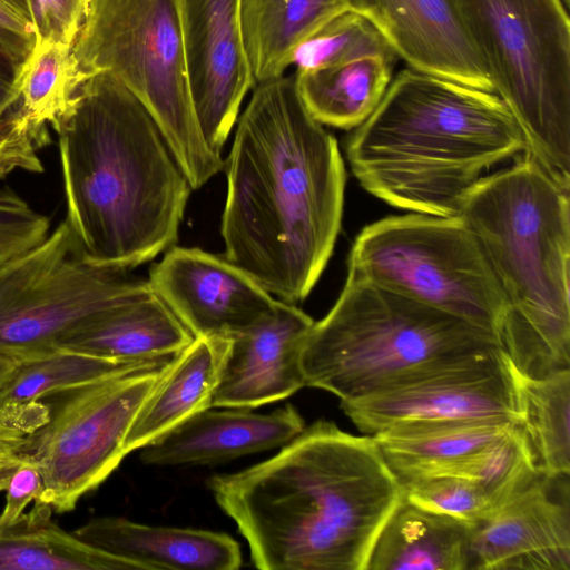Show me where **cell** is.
<instances>
[{
  "instance_id": "d6986e66",
  "label": "cell",
  "mask_w": 570,
  "mask_h": 570,
  "mask_svg": "<svg viewBox=\"0 0 570 570\" xmlns=\"http://www.w3.org/2000/svg\"><path fill=\"white\" fill-rule=\"evenodd\" d=\"M85 80L72 47L36 45L20 95L0 120V178L14 170L43 171L38 154L51 142L48 126L66 112Z\"/></svg>"
},
{
  "instance_id": "7c38bea8",
  "label": "cell",
  "mask_w": 570,
  "mask_h": 570,
  "mask_svg": "<svg viewBox=\"0 0 570 570\" xmlns=\"http://www.w3.org/2000/svg\"><path fill=\"white\" fill-rule=\"evenodd\" d=\"M365 435L421 423H520L519 372L502 347L414 373L375 393L341 401Z\"/></svg>"
},
{
  "instance_id": "1f68e13d",
  "label": "cell",
  "mask_w": 570,
  "mask_h": 570,
  "mask_svg": "<svg viewBox=\"0 0 570 570\" xmlns=\"http://www.w3.org/2000/svg\"><path fill=\"white\" fill-rule=\"evenodd\" d=\"M402 497L432 512L471 524L489 517L495 507L473 480L459 475H432L401 484Z\"/></svg>"
},
{
  "instance_id": "8fae6325",
  "label": "cell",
  "mask_w": 570,
  "mask_h": 570,
  "mask_svg": "<svg viewBox=\"0 0 570 570\" xmlns=\"http://www.w3.org/2000/svg\"><path fill=\"white\" fill-rule=\"evenodd\" d=\"M170 361L69 392L28 449L42 478L36 500L57 513L69 512L106 481L127 455L129 428Z\"/></svg>"
},
{
  "instance_id": "7a4b0ae2",
  "label": "cell",
  "mask_w": 570,
  "mask_h": 570,
  "mask_svg": "<svg viewBox=\"0 0 570 570\" xmlns=\"http://www.w3.org/2000/svg\"><path fill=\"white\" fill-rule=\"evenodd\" d=\"M207 484L262 570H365L402 499L374 438L326 420L274 456Z\"/></svg>"
},
{
  "instance_id": "6da1fadb",
  "label": "cell",
  "mask_w": 570,
  "mask_h": 570,
  "mask_svg": "<svg viewBox=\"0 0 570 570\" xmlns=\"http://www.w3.org/2000/svg\"><path fill=\"white\" fill-rule=\"evenodd\" d=\"M252 91L226 163L225 258L278 301L296 305L333 253L345 166L335 137L303 105L294 73Z\"/></svg>"
},
{
  "instance_id": "9c48e42d",
  "label": "cell",
  "mask_w": 570,
  "mask_h": 570,
  "mask_svg": "<svg viewBox=\"0 0 570 570\" xmlns=\"http://www.w3.org/2000/svg\"><path fill=\"white\" fill-rule=\"evenodd\" d=\"M347 272L499 338L503 295L479 242L459 216L411 213L374 222L356 236Z\"/></svg>"
},
{
  "instance_id": "f35d334b",
  "label": "cell",
  "mask_w": 570,
  "mask_h": 570,
  "mask_svg": "<svg viewBox=\"0 0 570 570\" xmlns=\"http://www.w3.org/2000/svg\"><path fill=\"white\" fill-rule=\"evenodd\" d=\"M17 365V361L0 357V389L8 381Z\"/></svg>"
},
{
  "instance_id": "44dd1931",
  "label": "cell",
  "mask_w": 570,
  "mask_h": 570,
  "mask_svg": "<svg viewBox=\"0 0 570 570\" xmlns=\"http://www.w3.org/2000/svg\"><path fill=\"white\" fill-rule=\"evenodd\" d=\"M194 338L150 286L88 317L63 337L59 347L145 362L174 357Z\"/></svg>"
},
{
  "instance_id": "8d00e7d4",
  "label": "cell",
  "mask_w": 570,
  "mask_h": 570,
  "mask_svg": "<svg viewBox=\"0 0 570 570\" xmlns=\"http://www.w3.org/2000/svg\"><path fill=\"white\" fill-rule=\"evenodd\" d=\"M30 57L0 39V120L20 95Z\"/></svg>"
},
{
  "instance_id": "52a82bcc",
  "label": "cell",
  "mask_w": 570,
  "mask_h": 570,
  "mask_svg": "<svg viewBox=\"0 0 570 570\" xmlns=\"http://www.w3.org/2000/svg\"><path fill=\"white\" fill-rule=\"evenodd\" d=\"M525 156L570 188V19L563 0H458Z\"/></svg>"
},
{
  "instance_id": "d6a6232c",
  "label": "cell",
  "mask_w": 570,
  "mask_h": 570,
  "mask_svg": "<svg viewBox=\"0 0 570 570\" xmlns=\"http://www.w3.org/2000/svg\"><path fill=\"white\" fill-rule=\"evenodd\" d=\"M50 413L40 401L0 407V491L28 456L32 435L49 421Z\"/></svg>"
},
{
  "instance_id": "ab89813d",
  "label": "cell",
  "mask_w": 570,
  "mask_h": 570,
  "mask_svg": "<svg viewBox=\"0 0 570 570\" xmlns=\"http://www.w3.org/2000/svg\"><path fill=\"white\" fill-rule=\"evenodd\" d=\"M563 1L566 2V4H567V6H569V1H570V0H563Z\"/></svg>"
},
{
  "instance_id": "9a60e30c",
  "label": "cell",
  "mask_w": 570,
  "mask_h": 570,
  "mask_svg": "<svg viewBox=\"0 0 570 570\" xmlns=\"http://www.w3.org/2000/svg\"><path fill=\"white\" fill-rule=\"evenodd\" d=\"M539 474L472 524L469 570H570L569 491Z\"/></svg>"
},
{
  "instance_id": "4316f807",
  "label": "cell",
  "mask_w": 570,
  "mask_h": 570,
  "mask_svg": "<svg viewBox=\"0 0 570 570\" xmlns=\"http://www.w3.org/2000/svg\"><path fill=\"white\" fill-rule=\"evenodd\" d=\"M39 500L17 521L0 528V570H139L67 532Z\"/></svg>"
},
{
  "instance_id": "3957f363",
  "label": "cell",
  "mask_w": 570,
  "mask_h": 570,
  "mask_svg": "<svg viewBox=\"0 0 570 570\" xmlns=\"http://www.w3.org/2000/svg\"><path fill=\"white\" fill-rule=\"evenodd\" d=\"M51 127L65 219L89 264L129 271L176 244L193 188L127 87L109 73L90 76Z\"/></svg>"
},
{
  "instance_id": "30bf717a",
  "label": "cell",
  "mask_w": 570,
  "mask_h": 570,
  "mask_svg": "<svg viewBox=\"0 0 570 570\" xmlns=\"http://www.w3.org/2000/svg\"><path fill=\"white\" fill-rule=\"evenodd\" d=\"M148 288L128 271L89 264L63 219L39 244L0 262V357L50 353L88 317Z\"/></svg>"
},
{
  "instance_id": "f546056e",
  "label": "cell",
  "mask_w": 570,
  "mask_h": 570,
  "mask_svg": "<svg viewBox=\"0 0 570 570\" xmlns=\"http://www.w3.org/2000/svg\"><path fill=\"white\" fill-rule=\"evenodd\" d=\"M375 55L397 57L366 18L348 9L304 39L293 52L291 67L295 72L309 71Z\"/></svg>"
},
{
  "instance_id": "277c9868",
  "label": "cell",
  "mask_w": 570,
  "mask_h": 570,
  "mask_svg": "<svg viewBox=\"0 0 570 570\" xmlns=\"http://www.w3.org/2000/svg\"><path fill=\"white\" fill-rule=\"evenodd\" d=\"M521 151L522 132L495 92L409 67L346 144L366 191L441 217L458 216L483 173Z\"/></svg>"
},
{
  "instance_id": "cb8c5ba5",
  "label": "cell",
  "mask_w": 570,
  "mask_h": 570,
  "mask_svg": "<svg viewBox=\"0 0 570 570\" xmlns=\"http://www.w3.org/2000/svg\"><path fill=\"white\" fill-rule=\"evenodd\" d=\"M515 424L503 421L409 424L387 429L373 438L401 485L419 478L453 474Z\"/></svg>"
},
{
  "instance_id": "4dcf8cb0",
  "label": "cell",
  "mask_w": 570,
  "mask_h": 570,
  "mask_svg": "<svg viewBox=\"0 0 570 570\" xmlns=\"http://www.w3.org/2000/svg\"><path fill=\"white\" fill-rule=\"evenodd\" d=\"M449 475L475 481L497 510L530 484L539 473L524 432L520 424H515Z\"/></svg>"
},
{
  "instance_id": "4fadbf2b",
  "label": "cell",
  "mask_w": 570,
  "mask_h": 570,
  "mask_svg": "<svg viewBox=\"0 0 570 570\" xmlns=\"http://www.w3.org/2000/svg\"><path fill=\"white\" fill-rule=\"evenodd\" d=\"M195 115L209 148L222 149L255 86L239 0H177Z\"/></svg>"
},
{
  "instance_id": "d590c367",
  "label": "cell",
  "mask_w": 570,
  "mask_h": 570,
  "mask_svg": "<svg viewBox=\"0 0 570 570\" xmlns=\"http://www.w3.org/2000/svg\"><path fill=\"white\" fill-rule=\"evenodd\" d=\"M0 39L32 55L37 37L30 0H0Z\"/></svg>"
},
{
  "instance_id": "d4e9b609",
  "label": "cell",
  "mask_w": 570,
  "mask_h": 570,
  "mask_svg": "<svg viewBox=\"0 0 570 570\" xmlns=\"http://www.w3.org/2000/svg\"><path fill=\"white\" fill-rule=\"evenodd\" d=\"M351 0H239L244 46L255 85L285 75L295 48Z\"/></svg>"
},
{
  "instance_id": "5b68a950",
  "label": "cell",
  "mask_w": 570,
  "mask_h": 570,
  "mask_svg": "<svg viewBox=\"0 0 570 570\" xmlns=\"http://www.w3.org/2000/svg\"><path fill=\"white\" fill-rule=\"evenodd\" d=\"M569 193L525 156L483 176L458 214L503 295L501 346L528 377L570 368Z\"/></svg>"
},
{
  "instance_id": "ffe728a7",
  "label": "cell",
  "mask_w": 570,
  "mask_h": 570,
  "mask_svg": "<svg viewBox=\"0 0 570 570\" xmlns=\"http://www.w3.org/2000/svg\"><path fill=\"white\" fill-rule=\"evenodd\" d=\"M73 533L105 552L132 562L139 570H236L243 562L238 543L226 533L210 530L100 517Z\"/></svg>"
},
{
  "instance_id": "5bb4252c",
  "label": "cell",
  "mask_w": 570,
  "mask_h": 570,
  "mask_svg": "<svg viewBox=\"0 0 570 570\" xmlns=\"http://www.w3.org/2000/svg\"><path fill=\"white\" fill-rule=\"evenodd\" d=\"M148 282L194 337L230 340L268 317L277 302L225 257L199 248L167 249Z\"/></svg>"
},
{
  "instance_id": "ba28073f",
  "label": "cell",
  "mask_w": 570,
  "mask_h": 570,
  "mask_svg": "<svg viewBox=\"0 0 570 570\" xmlns=\"http://www.w3.org/2000/svg\"><path fill=\"white\" fill-rule=\"evenodd\" d=\"M72 52L86 79L109 73L137 97L193 189L223 169L195 115L177 0H91Z\"/></svg>"
},
{
  "instance_id": "74e56055",
  "label": "cell",
  "mask_w": 570,
  "mask_h": 570,
  "mask_svg": "<svg viewBox=\"0 0 570 570\" xmlns=\"http://www.w3.org/2000/svg\"><path fill=\"white\" fill-rule=\"evenodd\" d=\"M19 232L18 213L12 196L0 189V262L16 249Z\"/></svg>"
},
{
  "instance_id": "e575fe53",
  "label": "cell",
  "mask_w": 570,
  "mask_h": 570,
  "mask_svg": "<svg viewBox=\"0 0 570 570\" xmlns=\"http://www.w3.org/2000/svg\"><path fill=\"white\" fill-rule=\"evenodd\" d=\"M4 491L6 503L0 513V528L17 521L42 491L41 473L29 456L13 471Z\"/></svg>"
},
{
  "instance_id": "836d02e7",
  "label": "cell",
  "mask_w": 570,
  "mask_h": 570,
  "mask_svg": "<svg viewBox=\"0 0 570 570\" xmlns=\"http://www.w3.org/2000/svg\"><path fill=\"white\" fill-rule=\"evenodd\" d=\"M37 43L73 47L91 0H30Z\"/></svg>"
},
{
  "instance_id": "e0dca14e",
  "label": "cell",
  "mask_w": 570,
  "mask_h": 570,
  "mask_svg": "<svg viewBox=\"0 0 570 570\" xmlns=\"http://www.w3.org/2000/svg\"><path fill=\"white\" fill-rule=\"evenodd\" d=\"M313 324L296 305L277 299L268 317L230 338L212 406L258 407L304 387L301 354Z\"/></svg>"
},
{
  "instance_id": "2e32d148",
  "label": "cell",
  "mask_w": 570,
  "mask_h": 570,
  "mask_svg": "<svg viewBox=\"0 0 570 570\" xmlns=\"http://www.w3.org/2000/svg\"><path fill=\"white\" fill-rule=\"evenodd\" d=\"M351 8L409 68L493 91L458 0H351Z\"/></svg>"
},
{
  "instance_id": "f1b7e54d",
  "label": "cell",
  "mask_w": 570,
  "mask_h": 570,
  "mask_svg": "<svg viewBox=\"0 0 570 570\" xmlns=\"http://www.w3.org/2000/svg\"><path fill=\"white\" fill-rule=\"evenodd\" d=\"M171 358L119 361L59 347L50 353L18 362L0 389V407L35 403L114 375L157 366Z\"/></svg>"
},
{
  "instance_id": "7402d4cb",
  "label": "cell",
  "mask_w": 570,
  "mask_h": 570,
  "mask_svg": "<svg viewBox=\"0 0 570 570\" xmlns=\"http://www.w3.org/2000/svg\"><path fill=\"white\" fill-rule=\"evenodd\" d=\"M229 344L227 338L195 337L171 358L129 428L124 444L126 454L212 407Z\"/></svg>"
},
{
  "instance_id": "603a6c76",
  "label": "cell",
  "mask_w": 570,
  "mask_h": 570,
  "mask_svg": "<svg viewBox=\"0 0 570 570\" xmlns=\"http://www.w3.org/2000/svg\"><path fill=\"white\" fill-rule=\"evenodd\" d=\"M472 524L403 497L371 550L365 570H469Z\"/></svg>"
},
{
  "instance_id": "484cf974",
  "label": "cell",
  "mask_w": 570,
  "mask_h": 570,
  "mask_svg": "<svg viewBox=\"0 0 570 570\" xmlns=\"http://www.w3.org/2000/svg\"><path fill=\"white\" fill-rule=\"evenodd\" d=\"M399 60L395 56H366L341 65L295 72L303 105L323 126L355 129L382 100Z\"/></svg>"
},
{
  "instance_id": "8992f818",
  "label": "cell",
  "mask_w": 570,
  "mask_h": 570,
  "mask_svg": "<svg viewBox=\"0 0 570 570\" xmlns=\"http://www.w3.org/2000/svg\"><path fill=\"white\" fill-rule=\"evenodd\" d=\"M498 347L490 332L347 275L333 307L308 332L301 366L305 386L351 401Z\"/></svg>"
},
{
  "instance_id": "83f0119b",
  "label": "cell",
  "mask_w": 570,
  "mask_h": 570,
  "mask_svg": "<svg viewBox=\"0 0 570 570\" xmlns=\"http://www.w3.org/2000/svg\"><path fill=\"white\" fill-rule=\"evenodd\" d=\"M520 426L546 478L570 473V368L542 377L519 373Z\"/></svg>"
},
{
  "instance_id": "ac0fdd59",
  "label": "cell",
  "mask_w": 570,
  "mask_h": 570,
  "mask_svg": "<svg viewBox=\"0 0 570 570\" xmlns=\"http://www.w3.org/2000/svg\"><path fill=\"white\" fill-rule=\"evenodd\" d=\"M208 407L141 449L147 465H212L282 448L305 422L292 404L267 414L245 407Z\"/></svg>"
}]
</instances>
